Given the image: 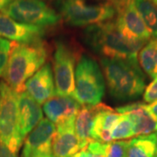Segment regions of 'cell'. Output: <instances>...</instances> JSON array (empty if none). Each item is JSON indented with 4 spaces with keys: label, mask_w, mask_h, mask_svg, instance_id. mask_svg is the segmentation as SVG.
<instances>
[{
    "label": "cell",
    "mask_w": 157,
    "mask_h": 157,
    "mask_svg": "<svg viewBox=\"0 0 157 157\" xmlns=\"http://www.w3.org/2000/svg\"><path fill=\"white\" fill-rule=\"evenodd\" d=\"M147 108L149 111V113H151L154 117L157 120V101H155L154 103L147 105Z\"/></svg>",
    "instance_id": "4316f807"
},
{
    "label": "cell",
    "mask_w": 157,
    "mask_h": 157,
    "mask_svg": "<svg viewBox=\"0 0 157 157\" xmlns=\"http://www.w3.org/2000/svg\"><path fill=\"white\" fill-rule=\"evenodd\" d=\"M134 135H135L134 122L128 115L121 114V117L120 118L111 131L112 140H125Z\"/></svg>",
    "instance_id": "603a6c76"
},
{
    "label": "cell",
    "mask_w": 157,
    "mask_h": 157,
    "mask_svg": "<svg viewBox=\"0 0 157 157\" xmlns=\"http://www.w3.org/2000/svg\"><path fill=\"white\" fill-rule=\"evenodd\" d=\"M152 38L157 40V6L153 0H131Z\"/></svg>",
    "instance_id": "7402d4cb"
},
{
    "label": "cell",
    "mask_w": 157,
    "mask_h": 157,
    "mask_svg": "<svg viewBox=\"0 0 157 157\" xmlns=\"http://www.w3.org/2000/svg\"><path fill=\"white\" fill-rule=\"evenodd\" d=\"M18 94L0 81V143L17 155L23 144L18 129Z\"/></svg>",
    "instance_id": "8992f818"
},
{
    "label": "cell",
    "mask_w": 157,
    "mask_h": 157,
    "mask_svg": "<svg viewBox=\"0 0 157 157\" xmlns=\"http://www.w3.org/2000/svg\"><path fill=\"white\" fill-rule=\"evenodd\" d=\"M129 140H115L108 143L91 141L86 147L92 153L104 157H127Z\"/></svg>",
    "instance_id": "44dd1931"
},
{
    "label": "cell",
    "mask_w": 157,
    "mask_h": 157,
    "mask_svg": "<svg viewBox=\"0 0 157 157\" xmlns=\"http://www.w3.org/2000/svg\"><path fill=\"white\" fill-rule=\"evenodd\" d=\"M156 135H157V132H156ZM156 157H157V140H156Z\"/></svg>",
    "instance_id": "1f68e13d"
},
{
    "label": "cell",
    "mask_w": 157,
    "mask_h": 157,
    "mask_svg": "<svg viewBox=\"0 0 157 157\" xmlns=\"http://www.w3.org/2000/svg\"><path fill=\"white\" fill-rule=\"evenodd\" d=\"M45 27L22 24L0 11V37L22 45L42 41Z\"/></svg>",
    "instance_id": "30bf717a"
},
{
    "label": "cell",
    "mask_w": 157,
    "mask_h": 157,
    "mask_svg": "<svg viewBox=\"0 0 157 157\" xmlns=\"http://www.w3.org/2000/svg\"><path fill=\"white\" fill-rule=\"evenodd\" d=\"M117 11L114 23L125 39L142 44H146L151 39V34L131 0H127Z\"/></svg>",
    "instance_id": "9c48e42d"
},
{
    "label": "cell",
    "mask_w": 157,
    "mask_h": 157,
    "mask_svg": "<svg viewBox=\"0 0 157 157\" xmlns=\"http://www.w3.org/2000/svg\"><path fill=\"white\" fill-rule=\"evenodd\" d=\"M153 1L155 2V5H156V6H157V0H153Z\"/></svg>",
    "instance_id": "4dcf8cb0"
},
{
    "label": "cell",
    "mask_w": 157,
    "mask_h": 157,
    "mask_svg": "<svg viewBox=\"0 0 157 157\" xmlns=\"http://www.w3.org/2000/svg\"><path fill=\"white\" fill-rule=\"evenodd\" d=\"M156 133L129 140L127 157H156Z\"/></svg>",
    "instance_id": "d6986e66"
},
{
    "label": "cell",
    "mask_w": 157,
    "mask_h": 157,
    "mask_svg": "<svg viewBox=\"0 0 157 157\" xmlns=\"http://www.w3.org/2000/svg\"><path fill=\"white\" fill-rule=\"evenodd\" d=\"M76 55L72 48L63 42H57L53 53V78L55 94L73 96L75 88Z\"/></svg>",
    "instance_id": "ba28073f"
},
{
    "label": "cell",
    "mask_w": 157,
    "mask_h": 157,
    "mask_svg": "<svg viewBox=\"0 0 157 157\" xmlns=\"http://www.w3.org/2000/svg\"><path fill=\"white\" fill-rule=\"evenodd\" d=\"M99 109V104L95 106H81L74 121V131L83 147L88 145L92 138V127L95 117L96 113Z\"/></svg>",
    "instance_id": "ac0fdd59"
},
{
    "label": "cell",
    "mask_w": 157,
    "mask_h": 157,
    "mask_svg": "<svg viewBox=\"0 0 157 157\" xmlns=\"http://www.w3.org/2000/svg\"><path fill=\"white\" fill-rule=\"evenodd\" d=\"M12 0H0V11H2Z\"/></svg>",
    "instance_id": "f1b7e54d"
},
{
    "label": "cell",
    "mask_w": 157,
    "mask_h": 157,
    "mask_svg": "<svg viewBox=\"0 0 157 157\" xmlns=\"http://www.w3.org/2000/svg\"><path fill=\"white\" fill-rule=\"evenodd\" d=\"M56 134L52 140L53 157H73L84 149L74 131V122L56 125Z\"/></svg>",
    "instance_id": "9a60e30c"
},
{
    "label": "cell",
    "mask_w": 157,
    "mask_h": 157,
    "mask_svg": "<svg viewBox=\"0 0 157 157\" xmlns=\"http://www.w3.org/2000/svg\"><path fill=\"white\" fill-rule=\"evenodd\" d=\"M56 129V125L53 122L48 119H42L26 136L21 157L52 155V146Z\"/></svg>",
    "instance_id": "8fae6325"
},
{
    "label": "cell",
    "mask_w": 157,
    "mask_h": 157,
    "mask_svg": "<svg viewBox=\"0 0 157 157\" xmlns=\"http://www.w3.org/2000/svg\"><path fill=\"white\" fill-rule=\"evenodd\" d=\"M25 90L39 105L55 95L54 78L49 63L45 64L25 82Z\"/></svg>",
    "instance_id": "5bb4252c"
},
{
    "label": "cell",
    "mask_w": 157,
    "mask_h": 157,
    "mask_svg": "<svg viewBox=\"0 0 157 157\" xmlns=\"http://www.w3.org/2000/svg\"><path fill=\"white\" fill-rule=\"evenodd\" d=\"M121 117V114L116 110H113L104 104H99L91 132L93 140L102 143L111 142V131Z\"/></svg>",
    "instance_id": "e0dca14e"
},
{
    "label": "cell",
    "mask_w": 157,
    "mask_h": 157,
    "mask_svg": "<svg viewBox=\"0 0 157 157\" xmlns=\"http://www.w3.org/2000/svg\"><path fill=\"white\" fill-rule=\"evenodd\" d=\"M143 100L148 104H152L157 101V78H154V80L145 88Z\"/></svg>",
    "instance_id": "d4e9b609"
},
{
    "label": "cell",
    "mask_w": 157,
    "mask_h": 157,
    "mask_svg": "<svg viewBox=\"0 0 157 157\" xmlns=\"http://www.w3.org/2000/svg\"><path fill=\"white\" fill-rule=\"evenodd\" d=\"M17 43L0 37V77L5 72L9 56Z\"/></svg>",
    "instance_id": "cb8c5ba5"
},
{
    "label": "cell",
    "mask_w": 157,
    "mask_h": 157,
    "mask_svg": "<svg viewBox=\"0 0 157 157\" xmlns=\"http://www.w3.org/2000/svg\"><path fill=\"white\" fill-rule=\"evenodd\" d=\"M83 40L91 50L102 58L134 61H138V53L146 45L125 39L112 20L86 26L83 31Z\"/></svg>",
    "instance_id": "7a4b0ae2"
},
{
    "label": "cell",
    "mask_w": 157,
    "mask_h": 157,
    "mask_svg": "<svg viewBox=\"0 0 157 157\" xmlns=\"http://www.w3.org/2000/svg\"><path fill=\"white\" fill-rule=\"evenodd\" d=\"M106 84L99 64L91 57L82 55L75 69L73 97L83 106H95L105 94Z\"/></svg>",
    "instance_id": "277c9868"
},
{
    "label": "cell",
    "mask_w": 157,
    "mask_h": 157,
    "mask_svg": "<svg viewBox=\"0 0 157 157\" xmlns=\"http://www.w3.org/2000/svg\"><path fill=\"white\" fill-rule=\"evenodd\" d=\"M80 104L73 96H52L45 101L43 110L47 119L55 125L74 122Z\"/></svg>",
    "instance_id": "7c38bea8"
},
{
    "label": "cell",
    "mask_w": 157,
    "mask_h": 157,
    "mask_svg": "<svg viewBox=\"0 0 157 157\" xmlns=\"http://www.w3.org/2000/svg\"><path fill=\"white\" fill-rule=\"evenodd\" d=\"M138 61L140 69L148 77L157 78V40L150 39L138 53Z\"/></svg>",
    "instance_id": "ffe728a7"
},
{
    "label": "cell",
    "mask_w": 157,
    "mask_h": 157,
    "mask_svg": "<svg viewBox=\"0 0 157 157\" xmlns=\"http://www.w3.org/2000/svg\"><path fill=\"white\" fill-rule=\"evenodd\" d=\"M100 1H104L105 3L112 4L113 6H114L116 7L117 10L123 5L125 2H127V0H100Z\"/></svg>",
    "instance_id": "83f0119b"
},
{
    "label": "cell",
    "mask_w": 157,
    "mask_h": 157,
    "mask_svg": "<svg viewBox=\"0 0 157 157\" xmlns=\"http://www.w3.org/2000/svg\"><path fill=\"white\" fill-rule=\"evenodd\" d=\"M0 157H17L16 154L11 152L4 144L0 143Z\"/></svg>",
    "instance_id": "484cf974"
},
{
    "label": "cell",
    "mask_w": 157,
    "mask_h": 157,
    "mask_svg": "<svg viewBox=\"0 0 157 157\" xmlns=\"http://www.w3.org/2000/svg\"><path fill=\"white\" fill-rule=\"evenodd\" d=\"M101 64L107 89L113 99L132 101L144 93L146 79L138 61L101 58Z\"/></svg>",
    "instance_id": "6da1fadb"
},
{
    "label": "cell",
    "mask_w": 157,
    "mask_h": 157,
    "mask_svg": "<svg viewBox=\"0 0 157 157\" xmlns=\"http://www.w3.org/2000/svg\"><path fill=\"white\" fill-rule=\"evenodd\" d=\"M17 116L19 134L23 140L43 119V112L39 104L25 91L18 94Z\"/></svg>",
    "instance_id": "4fadbf2b"
},
{
    "label": "cell",
    "mask_w": 157,
    "mask_h": 157,
    "mask_svg": "<svg viewBox=\"0 0 157 157\" xmlns=\"http://www.w3.org/2000/svg\"><path fill=\"white\" fill-rule=\"evenodd\" d=\"M59 10L68 25L80 27L111 21L118 12L112 4L91 0H61Z\"/></svg>",
    "instance_id": "5b68a950"
},
{
    "label": "cell",
    "mask_w": 157,
    "mask_h": 157,
    "mask_svg": "<svg viewBox=\"0 0 157 157\" xmlns=\"http://www.w3.org/2000/svg\"><path fill=\"white\" fill-rule=\"evenodd\" d=\"M116 112L128 115L135 126V135H147L157 132V120L142 102H135L116 108Z\"/></svg>",
    "instance_id": "2e32d148"
},
{
    "label": "cell",
    "mask_w": 157,
    "mask_h": 157,
    "mask_svg": "<svg viewBox=\"0 0 157 157\" xmlns=\"http://www.w3.org/2000/svg\"><path fill=\"white\" fill-rule=\"evenodd\" d=\"M48 50L42 42L30 45L17 44L12 49L3 78L11 88L21 94L25 91V82L45 64Z\"/></svg>",
    "instance_id": "3957f363"
},
{
    "label": "cell",
    "mask_w": 157,
    "mask_h": 157,
    "mask_svg": "<svg viewBox=\"0 0 157 157\" xmlns=\"http://www.w3.org/2000/svg\"><path fill=\"white\" fill-rule=\"evenodd\" d=\"M27 157H53L52 155H31Z\"/></svg>",
    "instance_id": "f546056e"
},
{
    "label": "cell",
    "mask_w": 157,
    "mask_h": 157,
    "mask_svg": "<svg viewBox=\"0 0 157 157\" xmlns=\"http://www.w3.org/2000/svg\"><path fill=\"white\" fill-rule=\"evenodd\" d=\"M17 22L40 27L57 25L61 16L41 0H12L1 11Z\"/></svg>",
    "instance_id": "52a82bcc"
}]
</instances>
